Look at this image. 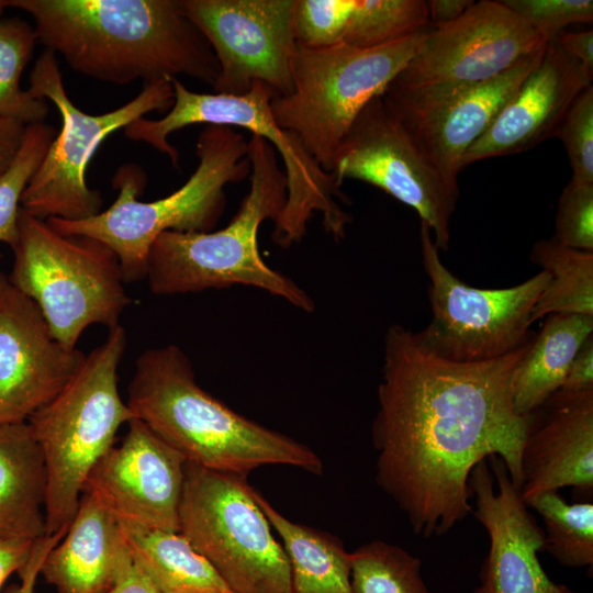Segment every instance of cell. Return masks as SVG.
Wrapping results in <instances>:
<instances>
[{
    "label": "cell",
    "instance_id": "6da1fadb",
    "mask_svg": "<svg viewBox=\"0 0 593 593\" xmlns=\"http://www.w3.org/2000/svg\"><path fill=\"white\" fill-rule=\"evenodd\" d=\"M532 339L495 359L458 362L426 350L402 325L387 329L376 480L418 536L443 535L472 513L470 472L492 455L521 489L526 416L514 410L512 380Z\"/></svg>",
    "mask_w": 593,
    "mask_h": 593
},
{
    "label": "cell",
    "instance_id": "7a4b0ae2",
    "mask_svg": "<svg viewBox=\"0 0 593 593\" xmlns=\"http://www.w3.org/2000/svg\"><path fill=\"white\" fill-rule=\"evenodd\" d=\"M27 12L37 42L97 80L144 85L188 76L213 87L216 57L183 0H7Z\"/></svg>",
    "mask_w": 593,
    "mask_h": 593
},
{
    "label": "cell",
    "instance_id": "3957f363",
    "mask_svg": "<svg viewBox=\"0 0 593 593\" xmlns=\"http://www.w3.org/2000/svg\"><path fill=\"white\" fill-rule=\"evenodd\" d=\"M126 403L188 462L245 475L268 465L323 473L322 459L309 446L240 415L203 390L189 357L176 345L138 355Z\"/></svg>",
    "mask_w": 593,
    "mask_h": 593
},
{
    "label": "cell",
    "instance_id": "277c9868",
    "mask_svg": "<svg viewBox=\"0 0 593 593\" xmlns=\"http://www.w3.org/2000/svg\"><path fill=\"white\" fill-rule=\"evenodd\" d=\"M198 166L183 186L167 197L143 202L146 176L125 164L113 177L119 193L105 210L78 221L57 217L46 222L57 232L98 239L120 260L125 282L146 277L149 250L165 232H211L225 206L224 188L250 174L248 141L233 127L206 125L197 139Z\"/></svg>",
    "mask_w": 593,
    "mask_h": 593
},
{
    "label": "cell",
    "instance_id": "5b68a950",
    "mask_svg": "<svg viewBox=\"0 0 593 593\" xmlns=\"http://www.w3.org/2000/svg\"><path fill=\"white\" fill-rule=\"evenodd\" d=\"M249 190L228 224L211 232H165L150 247L146 279L156 295L197 293L242 284L312 312L314 301L300 286L269 267L258 249V231L277 219L287 201V180L266 138L251 135Z\"/></svg>",
    "mask_w": 593,
    "mask_h": 593
},
{
    "label": "cell",
    "instance_id": "8992f818",
    "mask_svg": "<svg viewBox=\"0 0 593 593\" xmlns=\"http://www.w3.org/2000/svg\"><path fill=\"white\" fill-rule=\"evenodd\" d=\"M170 81L171 109L159 120L142 118L128 124L124 128L127 138L147 143L177 167L179 152L167 139L171 133L193 124L248 130L272 144L284 167L287 201L273 221V243L283 248L299 243L315 214L327 234L336 240L345 237L351 216L342 204L349 202L342 183L317 164L295 134L277 123L270 108L276 94L267 85L255 82L247 93L233 96L195 92L178 78Z\"/></svg>",
    "mask_w": 593,
    "mask_h": 593
},
{
    "label": "cell",
    "instance_id": "52a82bcc",
    "mask_svg": "<svg viewBox=\"0 0 593 593\" xmlns=\"http://www.w3.org/2000/svg\"><path fill=\"white\" fill-rule=\"evenodd\" d=\"M126 332L118 325L85 355L64 389L27 418L47 473L46 534L66 532L86 481L134 414L119 391V367Z\"/></svg>",
    "mask_w": 593,
    "mask_h": 593
},
{
    "label": "cell",
    "instance_id": "ba28073f",
    "mask_svg": "<svg viewBox=\"0 0 593 593\" xmlns=\"http://www.w3.org/2000/svg\"><path fill=\"white\" fill-rule=\"evenodd\" d=\"M9 281L30 298L53 336L67 349H77L91 325L109 329L132 299L115 253L102 242L64 235L46 221L19 214V238Z\"/></svg>",
    "mask_w": 593,
    "mask_h": 593
},
{
    "label": "cell",
    "instance_id": "9c48e42d",
    "mask_svg": "<svg viewBox=\"0 0 593 593\" xmlns=\"http://www.w3.org/2000/svg\"><path fill=\"white\" fill-rule=\"evenodd\" d=\"M427 30L398 41L357 48L296 44L292 90L270 101L277 123L292 132L326 171L361 110L382 96L421 47Z\"/></svg>",
    "mask_w": 593,
    "mask_h": 593
},
{
    "label": "cell",
    "instance_id": "30bf717a",
    "mask_svg": "<svg viewBox=\"0 0 593 593\" xmlns=\"http://www.w3.org/2000/svg\"><path fill=\"white\" fill-rule=\"evenodd\" d=\"M247 475L186 462L180 533L235 593H292L289 561Z\"/></svg>",
    "mask_w": 593,
    "mask_h": 593
},
{
    "label": "cell",
    "instance_id": "8fae6325",
    "mask_svg": "<svg viewBox=\"0 0 593 593\" xmlns=\"http://www.w3.org/2000/svg\"><path fill=\"white\" fill-rule=\"evenodd\" d=\"M29 91L58 109L61 127L26 186L21 209L46 221L88 219L100 213L103 199L86 181L87 166L101 143L113 132L154 111H169L175 93L168 79L144 85L131 101L103 114L81 111L69 99L55 53L44 49L29 77Z\"/></svg>",
    "mask_w": 593,
    "mask_h": 593
},
{
    "label": "cell",
    "instance_id": "7c38bea8",
    "mask_svg": "<svg viewBox=\"0 0 593 593\" xmlns=\"http://www.w3.org/2000/svg\"><path fill=\"white\" fill-rule=\"evenodd\" d=\"M419 243L432 310L427 326L414 333L422 347L443 359L472 362L504 356L532 337V312L550 280L547 271L514 287L479 289L443 264L422 222Z\"/></svg>",
    "mask_w": 593,
    "mask_h": 593
},
{
    "label": "cell",
    "instance_id": "4fadbf2b",
    "mask_svg": "<svg viewBox=\"0 0 593 593\" xmlns=\"http://www.w3.org/2000/svg\"><path fill=\"white\" fill-rule=\"evenodd\" d=\"M332 172L377 187L415 210L439 251L450 243V221L459 198L382 96L359 113L342 142Z\"/></svg>",
    "mask_w": 593,
    "mask_h": 593
},
{
    "label": "cell",
    "instance_id": "5bb4252c",
    "mask_svg": "<svg viewBox=\"0 0 593 593\" xmlns=\"http://www.w3.org/2000/svg\"><path fill=\"white\" fill-rule=\"evenodd\" d=\"M183 5L216 57L215 93L245 94L255 82L276 96L291 92L295 0H183Z\"/></svg>",
    "mask_w": 593,
    "mask_h": 593
},
{
    "label": "cell",
    "instance_id": "9a60e30c",
    "mask_svg": "<svg viewBox=\"0 0 593 593\" xmlns=\"http://www.w3.org/2000/svg\"><path fill=\"white\" fill-rule=\"evenodd\" d=\"M547 43L502 1L481 0L458 19L427 30L417 53L389 86L419 89L480 83Z\"/></svg>",
    "mask_w": 593,
    "mask_h": 593
},
{
    "label": "cell",
    "instance_id": "2e32d148",
    "mask_svg": "<svg viewBox=\"0 0 593 593\" xmlns=\"http://www.w3.org/2000/svg\"><path fill=\"white\" fill-rule=\"evenodd\" d=\"M545 48L519 59L503 74L455 88L400 89L382 97L416 138L445 179L459 189L461 161L505 103L540 61Z\"/></svg>",
    "mask_w": 593,
    "mask_h": 593
},
{
    "label": "cell",
    "instance_id": "e0dca14e",
    "mask_svg": "<svg viewBox=\"0 0 593 593\" xmlns=\"http://www.w3.org/2000/svg\"><path fill=\"white\" fill-rule=\"evenodd\" d=\"M186 462L134 417L121 444L93 467L82 491L94 494L119 523L180 532Z\"/></svg>",
    "mask_w": 593,
    "mask_h": 593
},
{
    "label": "cell",
    "instance_id": "ac0fdd59",
    "mask_svg": "<svg viewBox=\"0 0 593 593\" xmlns=\"http://www.w3.org/2000/svg\"><path fill=\"white\" fill-rule=\"evenodd\" d=\"M478 462L470 472L469 488L474 517L485 528L490 545L474 593H559L564 585L544 571L538 552L545 534L511 480L501 457Z\"/></svg>",
    "mask_w": 593,
    "mask_h": 593
},
{
    "label": "cell",
    "instance_id": "d6986e66",
    "mask_svg": "<svg viewBox=\"0 0 593 593\" xmlns=\"http://www.w3.org/2000/svg\"><path fill=\"white\" fill-rule=\"evenodd\" d=\"M83 358L53 336L38 306L0 272V425L26 422L64 389Z\"/></svg>",
    "mask_w": 593,
    "mask_h": 593
},
{
    "label": "cell",
    "instance_id": "ffe728a7",
    "mask_svg": "<svg viewBox=\"0 0 593 593\" xmlns=\"http://www.w3.org/2000/svg\"><path fill=\"white\" fill-rule=\"evenodd\" d=\"M521 473L525 503L563 486L592 492L593 389H559L526 415Z\"/></svg>",
    "mask_w": 593,
    "mask_h": 593
},
{
    "label": "cell",
    "instance_id": "44dd1931",
    "mask_svg": "<svg viewBox=\"0 0 593 593\" xmlns=\"http://www.w3.org/2000/svg\"><path fill=\"white\" fill-rule=\"evenodd\" d=\"M593 71L548 42L538 65L462 157L479 160L528 150L555 134L573 100L592 83Z\"/></svg>",
    "mask_w": 593,
    "mask_h": 593
},
{
    "label": "cell",
    "instance_id": "7402d4cb",
    "mask_svg": "<svg viewBox=\"0 0 593 593\" xmlns=\"http://www.w3.org/2000/svg\"><path fill=\"white\" fill-rule=\"evenodd\" d=\"M132 564L118 519L94 494L82 491L65 536L45 558L40 574L57 593H105Z\"/></svg>",
    "mask_w": 593,
    "mask_h": 593
},
{
    "label": "cell",
    "instance_id": "603a6c76",
    "mask_svg": "<svg viewBox=\"0 0 593 593\" xmlns=\"http://www.w3.org/2000/svg\"><path fill=\"white\" fill-rule=\"evenodd\" d=\"M46 489L44 457L27 422L0 425V537L47 535Z\"/></svg>",
    "mask_w": 593,
    "mask_h": 593
},
{
    "label": "cell",
    "instance_id": "cb8c5ba5",
    "mask_svg": "<svg viewBox=\"0 0 593 593\" xmlns=\"http://www.w3.org/2000/svg\"><path fill=\"white\" fill-rule=\"evenodd\" d=\"M593 334V315L549 314L514 370L515 412L528 415L558 391L574 355Z\"/></svg>",
    "mask_w": 593,
    "mask_h": 593
},
{
    "label": "cell",
    "instance_id": "d4e9b609",
    "mask_svg": "<svg viewBox=\"0 0 593 593\" xmlns=\"http://www.w3.org/2000/svg\"><path fill=\"white\" fill-rule=\"evenodd\" d=\"M253 494L281 539L289 561L292 593H353L351 553L338 537L294 523L255 489Z\"/></svg>",
    "mask_w": 593,
    "mask_h": 593
},
{
    "label": "cell",
    "instance_id": "484cf974",
    "mask_svg": "<svg viewBox=\"0 0 593 593\" xmlns=\"http://www.w3.org/2000/svg\"><path fill=\"white\" fill-rule=\"evenodd\" d=\"M119 524L133 562L160 593H235L180 532Z\"/></svg>",
    "mask_w": 593,
    "mask_h": 593
},
{
    "label": "cell",
    "instance_id": "4316f807",
    "mask_svg": "<svg viewBox=\"0 0 593 593\" xmlns=\"http://www.w3.org/2000/svg\"><path fill=\"white\" fill-rule=\"evenodd\" d=\"M530 260L550 280L532 312V323L555 313L593 315V251L548 238L536 242Z\"/></svg>",
    "mask_w": 593,
    "mask_h": 593
},
{
    "label": "cell",
    "instance_id": "83f0119b",
    "mask_svg": "<svg viewBox=\"0 0 593 593\" xmlns=\"http://www.w3.org/2000/svg\"><path fill=\"white\" fill-rule=\"evenodd\" d=\"M37 36L30 23L18 16L0 19V118L29 125L44 122L48 103L21 88V76L32 59Z\"/></svg>",
    "mask_w": 593,
    "mask_h": 593
},
{
    "label": "cell",
    "instance_id": "f1b7e54d",
    "mask_svg": "<svg viewBox=\"0 0 593 593\" xmlns=\"http://www.w3.org/2000/svg\"><path fill=\"white\" fill-rule=\"evenodd\" d=\"M541 516L546 532L544 549L566 567L593 564V504H569L551 491L526 503Z\"/></svg>",
    "mask_w": 593,
    "mask_h": 593
},
{
    "label": "cell",
    "instance_id": "f546056e",
    "mask_svg": "<svg viewBox=\"0 0 593 593\" xmlns=\"http://www.w3.org/2000/svg\"><path fill=\"white\" fill-rule=\"evenodd\" d=\"M350 553L353 593H430L422 560L396 545L372 540Z\"/></svg>",
    "mask_w": 593,
    "mask_h": 593
},
{
    "label": "cell",
    "instance_id": "4dcf8cb0",
    "mask_svg": "<svg viewBox=\"0 0 593 593\" xmlns=\"http://www.w3.org/2000/svg\"><path fill=\"white\" fill-rule=\"evenodd\" d=\"M428 23L424 0H355L340 43L371 48L425 30Z\"/></svg>",
    "mask_w": 593,
    "mask_h": 593
},
{
    "label": "cell",
    "instance_id": "1f68e13d",
    "mask_svg": "<svg viewBox=\"0 0 593 593\" xmlns=\"http://www.w3.org/2000/svg\"><path fill=\"white\" fill-rule=\"evenodd\" d=\"M55 136V127L44 122L26 125L14 159L0 175V243L9 245L11 249L19 238L22 194Z\"/></svg>",
    "mask_w": 593,
    "mask_h": 593
},
{
    "label": "cell",
    "instance_id": "d6a6232c",
    "mask_svg": "<svg viewBox=\"0 0 593 593\" xmlns=\"http://www.w3.org/2000/svg\"><path fill=\"white\" fill-rule=\"evenodd\" d=\"M355 0H295L293 32L296 44L326 47L340 43Z\"/></svg>",
    "mask_w": 593,
    "mask_h": 593
},
{
    "label": "cell",
    "instance_id": "836d02e7",
    "mask_svg": "<svg viewBox=\"0 0 593 593\" xmlns=\"http://www.w3.org/2000/svg\"><path fill=\"white\" fill-rule=\"evenodd\" d=\"M552 238L570 248L593 251V182L571 177L562 189Z\"/></svg>",
    "mask_w": 593,
    "mask_h": 593
},
{
    "label": "cell",
    "instance_id": "e575fe53",
    "mask_svg": "<svg viewBox=\"0 0 593 593\" xmlns=\"http://www.w3.org/2000/svg\"><path fill=\"white\" fill-rule=\"evenodd\" d=\"M567 152L572 176L593 182V87L571 103L555 134Z\"/></svg>",
    "mask_w": 593,
    "mask_h": 593
},
{
    "label": "cell",
    "instance_id": "d590c367",
    "mask_svg": "<svg viewBox=\"0 0 593 593\" xmlns=\"http://www.w3.org/2000/svg\"><path fill=\"white\" fill-rule=\"evenodd\" d=\"M502 3L546 42L553 41L570 24L590 23L593 20L591 0H503Z\"/></svg>",
    "mask_w": 593,
    "mask_h": 593
},
{
    "label": "cell",
    "instance_id": "8d00e7d4",
    "mask_svg": "<svg viewBox=\"0 0 593 593\" xmlns=\"http://www.w3.org/2000/svg\"><path fill=\"white\" fill-rule=\"evenodd\" d=\"M65 534V532H60L53 535H45L37 539L26 564L19 571L21 583L8 586L2 593H33L36 579L41 572L45 558L61 540Z\"/></svg>",
    "mask_w": 593,
    "mask_h": 593
},
{
    "label": "cell",
    "instance_id": "74e56055",
    "mask_svg": "<svg viewBox=\"0 0 593 593\" xmlns=\"http://www.w3.org/2000/svg\"><path fill=\"white\" fill-rule=\"evenodd\" d=\"M560 389L572 392L593 389V334L574 355Z\"/></svg>",
    "mask_w": 593,
    "mask_h": 593
},
{
    "label": "cell",
    "instance_id": "f35d334b",
    "mask_svg": "<svg viewBox=\"0 0 593 593\" xmlns=\"http://www.w3.org/2000/svg\"><path fill=\"white\" fill-rule=\"evenodd\" d=\"M35 541L0 537V592L5 580L26 564Z\"/></svg>",
    "mask_w": 593,
    "mask_h": 593
},
{
    "label": "cell",
    "instance_id": "ab89813d",
    "mask_svg": "<svg viewBox=\"0 0 593 593\" xmlns=\"http://www.w3.org/2000/svg\"><path fill=\"white\" fill-rule=\"evenodd\" d=\"M553 42L567 55L593 71V31L561 32Z\"/></svg>",
    "mask_w": 593,
    "mask_h": 593
},
{
    "label": "cell",
    "instance_id": "60d3db41",
    "mask_svg": "<svg viewBox=\"0 0 593 593\" xmlns=\"http://www.w3.org/2000/svg\"><path fill=\"white\" fill-rule=\"evenodd\" d=\"M23 123L0 118V175L10 166L23 141Z\"/></svg>",
    "mask_w": 593,
    "mask_h": 593
},
{
    "label": "cell",
    "instance_id": "b9f144b4",
    "mask_svg": "<svg viewBox=\"0 0 593 593\" xmlns=\"http://www.w3.org/2000/svg\"><path fill=\"white\" fill-rule=\"evenodd\" d=\"M429 23L435 26L449 23L458 19L465 11L471 7L473 0H430L426 1Z\"/></svg>",
    "mask_w": 593,
    "mask_h": 593
},
{
    "label": "cell",
    "instance_id": "7bdbcfd3",
    "mask_svg": "<svg viewBox=\"0 0 593 593\" xmlns=\"http://www.w3.org/2000/svg\"><path fill=\"white\" fill-rule=\"evenodd\" d=\"M105 593H160L133 562L120 581Z\"/></svg>",
    "mask_w": 593,
    "mask_h": 593
},
{
    "label": "cell",
    "instance_id": "ee69618b",
    "mask_svg": "<svg viewBox=\"0 0 593 593\" xmlns=\"http://www.w3.org/2000/svg\"><path fill=\"white\" fill-rule=\"evenodd\" d=\"M5 8H7V0H0V15Z\"/></svg>",
    "mask_w": 593,
    "mask_h": 593
},
{
    "label": "cell",
    "instance_id": "f6af8a7d",
    "mask_svg": "<svg viewBox=\"0 0 593 593\" xmlns=\"http://www.w3.org/2000/svg\"><path fill=\"white\" fill-rule=\"evenodd\" d=\"M559 593H574V592L570 590L569 588L564 586V589Z\"/></svg>",
    "mask_w": 593,
    "mask_h": 593
},
{
    "label": "cell",
    "instance_id": "bcb514c9",
    "mask_svg": "<svg viewBox=\"0 0 593 593\" xmlns=\"http://www.w3.org/2000/svg\"><path fill=\"white\" fill-rule=\"evenodd\" d=\"M0 258H1V256H0Z\"/></svg>",
    "mask_w": 593,
    "mask_h": 593
}]
</instances>
